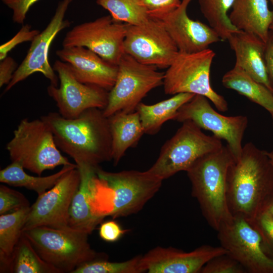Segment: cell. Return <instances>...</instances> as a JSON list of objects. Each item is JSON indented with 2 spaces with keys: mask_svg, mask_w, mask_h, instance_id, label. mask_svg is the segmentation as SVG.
I'll use <instances>...</instances> for the list:
<instances>
[{
  "mask_svg": "<svg viewBox=\"0 0 273 273\" xmlns=\"http://www.w3.org/2000/svg\"><path fill=\"white\" fill-rule=\"evenodd\" d=\"M40 32L38 30L32 29L29 24L23 25L11 39L0 46V60L7 57L8 53L18 44L32 41Z\"/></svg>",
  "mask_w": 273,
  "mask_h": 273,
  "instance_id": "35",
  "label": "cell"
},
{
  "mask_svg": "<svg viewBox=\"0 0 273 273\" xmlns=\"http://www.w3.org/2000/svg\"><path fill=\"white\" fill-rule=\"evenodd\" d=\"M30 206L27 199L20 192L0 186V215Z\"/></svg>",
  "mask_w": 273,
  "mask_h": 273,
  "instance_id": "34",
  "label": "cell"
},
{
  "mask_svg": "<svg viewBox=\"0 0 273 273\" xmlns=\"http://www.w3.org/2000/svg\"><path fill=\"white\" fill-rule=\"evenodd\" d=\"M112 144V160L116 165L126 150L136 145L145 133L137 111L118 112L108 117Z\"/></svg>",
  "mask_w": 273,
  "mask_h": 273,
  "instance_id": "23",
  "label": "cell"
},
{
  "mask_svg": "<svg viewBox=\"0 0 273 273\" xmlns=\"http://www.w3.org/2000/svg\"><path fill=\"white\" fill-rule=\"evenodd\" d=\"M148 11L150 16L159 19L176 9L180 0H138Z\"/></svg>",
  "mask_w": 273,
  "mask_h": 273,
  "instance_id": "36",
  "label": "cell"
},
{
  "mask_svg": "<svg viewBox=\"0 0 273 273\" xmlns=\"http://www.w3.org/2000/svg\"><path fill=\"white\" fill-rule=\"evenodd\" d=\"M173 120L191 121L201 129L211 131L216 138L226 142L234 161L240 157L248 123L247 116L223 115L213 109L207 98L195 95L179 108Z\"/></svg>",
  "mask_w": 273,
  "mask_h": 273,
  "instance_id": "11",
  "label": "cell"
},
{
  "mask_svg": "<svg viewBox=\"0 0 273 273\" xmlns=\"http://www.w3.org/2000/svg\"><path fill=\"white\" fill-rule=\"evenodd\" d=\"M142 255H138L122 262H111L106 258L95 259L84 263L72 273H141Z\"/></svg>",
  "mask_w": 273,
  "mask_h": 273,
  "instance_id": "31",
  "label": "cell"
},
{
  "mask_svg": "<svg viewBox=\"0 0 273 273\" xmlns=\"http://www.w3.org/2000/svg\"><path fill=\"white\" fill-rule=\"evenodd\" d=\"M161 147L155 162L147 170L163 180L187 170L200 158L223 146L221 140L203 133L191 121H186Z\"/></svg>",
  "mask_w": 273,
  "mask_h": 273,
  "instance_id": "6",
  "label": "cell"
},
{
  "mask_svg": "<svg viewBox=\"0 0 273 273\" xmlns=\"http://www.w3.org/2000/svg\"><path fill=\"white\" fill-rule=\"evenodd\" d=\"M227 41L235 54V65L272 92L265 61V43L255 34L242 30L233 33Z\"/></svg>",
  "mask_w": 273,
  "mask_h": 273,
  "instance_id": "21",
  "label": "cell"
},
{
  "mask_svg": "<svg viewBox=\"0 0 273 273\" xmlns=\"http://www.w3.org/2000/svg\"><path fill=\"white\" fill-rule=\"evenodd\" d=\"M234 161L227 146L198 159L186 171L192 195L198 201L208 224L217 231L231 219L226 199V177Z\"/></svg>",
  "mask_w": 273,
  "mask_h": 273,
  "instance_id": "3",
  "label": "cell"
},
{
  "mask_svg": "<svg viewBox=\"0 0 273 273\" xmlns=\"http://www.w3.org/2000/svg\"><path fill=\"white\" fill-rule=\"evenodd\" d=\"M96 3L108 11L117 22L139 25L151 18L138 0H97Z\"/></svg>",
  "mask_w": 273,
  "mask_h": 273,
  "instance_id": "30",
  "label": "cell"
},
{
  "mask_svg": "<svg viewBox=\"0 0 273 273\" xmlns=\"http://www.w3.org/2000/svg\"><path fill=\"white\" fill-rule=\"evenodd\" d=\"M217 232L220 246L246 272L273 273V259L266 252L259 233L249 221L233 216Z\"/></svg>",
  "mask_w": 273,
  "mask_h": 273,
  "instance_id": "10",
  "label": "cell"
},
{
  "mask_svg": "<svg viewBox=\"0 0 273 273\" xmlns=\"http://www.w3.org/2000/svg\"><path fill=\"white\" fill-rule=\"evenodd\" d=\"M231 10L229 19L237 29L253 33L266 43L273 24L268 0H234Z\"/></svg>",
  "mask_w": 273,
  "mask_h": 273,
  "instance_id": "22",
  "label": "cell"
},
{
  "mask_svg": "<svg viewBox=\"0 0 273 273\" xmlns=\"http://www.w3.org/2000/svg\"><path fill=\"white\" fill-rule=\"evenodd\" d=\"M128 231V230L123 229L117 221L111 220L101 223L99 234L104 241L113 243L119 240Z\"/></svg>",
  "mask_w": 273,
  "mask_h": 273,
  "instance_id": "38",
  "label": "cell"
},
{
  "mask_svg": "<svg viewBox=\"0 0 273 273\" xmlns=\"http://www.w3.org/2000/svg\"><path fill=\"white\" fill-rule=\"evenodd\" d=\"M201 273H245L244 267L235 259L225 253L216 256L202 267Z\"/></svg>",
  "mask_w": 273,
  "mask_h": 273,
  "instance_id": "32",
  "label": "cell"
},
{
  "mask_svg": "<svg viewBox=\"0 0 273 273\" xmlns=\"http://www.w3.org/2000/svg\"><path fill=\"white\" fill-rule=\"evenodd\" d=\"M124 50L138 62L168 68L178 50L161 21L151 18L139 25L127 24Z\"/></svg>",
  "mask_w": 273,
  "mask_h": 273,
  "instance_id": "14",
  "label": "cell"
},
{
  "mask_svg": "<svg viewBox=\"0 0 273 273\" xmlns=\"http://www.w3.org/2000/svg\"><path fill=\"white\" fill-rule=\"evenodd\" d=\"M270 114H271L272 120V125H273V113Z\"/></svg>",
  "mask_w": 273,
  "mask_h": 273,
  "instance_id": "43",
  "label": "cell"
},
{
  "mask_svg": "<svg viewBox=\"0 0 273 273\" xmlns=\"http://www.w3.org/2000/svg\"><path fill=\"white\" fill-rule=\"evenodd\" d=\"M273 195V164L266 151L251 142L243 146L226 177V199L233 216L252 222Z\"/></svg>",
  "mask_w": 273,
  "mask_h": 273,
  "instance_id": "2",
  "label": "cell"
},
{
  "mask_svg": "<svg viewBox=\"0 0 273 273\" xmlns=\"http://www.w3.org/2000/svg\"><path fill=\"white\" fill-rule=\"evenodd\" d=\"M77 167L76 164L72 163L63 166L60 170L52 175L35 176L25 172L20 164L12 162L1 170L0 181L13 187L25 188L39 195L52 188L65 173Z\"/></svg>",
  "mask_w": 273,
  "mask_h": 273,
  "instance_id": "27",
  "label": "cell"
},
{
  "mask_svg": "<svg viewBox=\"0 0 273 273\" xmlns=\"http://www.w3.org/2000/svg\"><path fill=\"white\" fill-rule=\"evenodd\" d=\"M215 52L208 48L192 53L178 52L164 73L166 94L191 93L207 98L220 112L228 110L224 98L215 92L210 83V70Z\"/></svg>",
  "mask_w": 273,
  "mask_h": 273,
  "instance_id": "7",
  "label": "cell"
},
{
  "mask_svg": "<svg viewBox=\"0 0 273 273\" xmlns=\"http://www.w3.org/2000/svg\"><path fill=\"white\" fill-rule=\"evenodd\" d=\"M39 0H2L3 3L13 12L14 23L23 24L30 8Z\"/></svg>",
  "mask_w": 273,
  "mask_h": 273,
  "instance_id": "37",
  "label": "cell"
},
{
  "mask_svg": "<svg viewBox=\"0 0 273 273\" xmlns=\"http://www.w3.org/2000/svg\"><path fill=\"white\" fill-rule=\"evenodd\" d=\"M263 210L268 212L273 217V195L267 202Z\"/></svg>",
  "mask_w": 273,
  "mask_h": 273,
  "instance_id": "41",
  "label": "cell"
},
{
  "mask_svg": "<svg viewBox=\"0 0 273 273\" xmlns=\"http://www.w3.org/2000/svg\"><path fill=\"white\" fill-rule=\"evenodd\" d=\"M270 29H273V24H272V25L270 26Z\"/></svg>",
  "mask_w": 273,
  "mask_h": 273,
  "instance_id": "44",
  "label": "cell"
},
{
  "mask_svg": "<svg viewBox=\"0 0 273 273\" xmlns=\"http://www.w3.org/2000/svg\"><path fill=\"white\" fill-rule=\"evenodd\" d=\"M78 169L81 173V181L71 204L68 224L90 235L105 216L93 183L96 169Z\"/></svg>",
  "mask_w": 273,
  "mask_h": 273,
  "instance_id": "20",
  "label": "cell"
},
{
  "mask_svg": "<svg viewBox=\"0 0 273 273\" xmlns=\"http://www.w3.org/2000/svg\"><path fill=\"white\" fill-rule=\"evenodd\" d=\"M73 1L62 0L58 3L55 14L49 24L31 41L26 57L15 71L10 83L7 85L5 93L36 72L42 74L50 80V84L58 86V76L49 63V51L57 35L71 24L68 20L64 19V17Z\"/></svg>",
  "mask_w": 273,
  "mask_h": 273,
  "instance_id": "16",
  "label": "cell"
},
{
  "mask_svg": "<svg viewBox=\"0 0 273 273\" xmlns=\"http://www.w3.org/2000/svg\"><path fill=\"white\" fill-rule=\"evenodd\" d=\"M39 255L60 273H72L80 265L105 255L93 249L88 234L70 226H39L22 231Z\"/></svg>",
  "mask_w": 273,
  "mask_h": 273,
  "instance_id": "4",
  "label": "cell"
},
{
  "mask_svg": "<svg viewBox=\"0 0 273 273\" xmlns=\"http://www.w3.org/2000/svg\"><path fill=\"white\" fill-rule=\"evenodd\" d=\"M126 26L114 20L110 15L102 16L73 27L66 34L62 44L64 48L85 47L107 62L117 65L125 54Z\"/></svg>",
  "mask_w": 273,
  "mask_h": 273,
  "instance_id": "12",
  "label": "cell"
},
{
  "mask_svg": "<svg viewBox=\"0 0 273 273\" xmlns=\"http://www.w3.org/2000/svg\"><path fill=\"white\" fill-rule=\"evenodd\" d=\"M30 207L0 215L1 272H10L14 252L22 235Z\"/></svg>",
  "mask_w": 273,
  "mask_h": 273,
  "instance_id": "25",
  "label": "cell"
},
{
  "mask_svg": "<svg viewBox=\"0 0 273 273\" xmlns=\"http://www.w3.org/2000/svg\"><path fill=\"white\" fill-rule=\"evenodd\" d=\"M227 253L221 246H201L190 252L171 247H156L141 257L143 272L148 273H198L213 257Z\"/></svg>",
  "mask_w": 273,
  "mask_h": 273,
  "instance_id": "17",
  "label": "cell"
},
{
  "mask_svg": "<svg viewBox=\"0 0 273 273\" xmlns=\"http://www.w3.org/2000/svg\"><path fill=\"white\" fill-rule=\"evenodd\" d=\"M6 148L12 162L39 176L45 170L72 163L62 155L52 130L41 118L22 119Z\"/></svg>",
  "mask_w": 273,
  "mask_h": 273,
  "instance_id": "5",
  "label": "cell"
},
{
  "mask_svg": "<svg viewBox=\"0 0 273 273\" xmlns=\"http://www.w3.org/2000/svg\"><path fill=\"white\" fill-rule=\"evenodd\" d=\"M270 3H271L272 5L273 6V0H269Z\"/></svg>",
  "mask_w": 273,
  "mask_h": 273,
  "instance_id": "45",
  "label": "cell"
},
{
  "mask_svg": "<svg viewBox=\"0 0 273 273\" xmlns=\"http://www.w3.org/2000/svg\"><path fill=\"white\" fill-rule=\"evenodd\" d=\"M114 85L109 92L103 110L108 118L118 112L135 111L138 105L153 89L163 85L164 73L154 66L142 64L127 54L121 58Z\"/></svg>",
  "mask_w": 273,
  "mask_h": 273,
  "instance_id": "8",
  "label": "cell"
},
{
  "mask_svg": "<svg viewBox=\"0 0 273 273\" xmlns=\"http://www.w3.org/2000/svg\"><path fill=\"white\" fill-rule=\"evenodd\" d=\"M18 68L15 60L7 56L0 63V87L8 85L12 80L13 75Z\"/></svg>",
  "mask_w": 273,
  "mask_h": 273,
  "instance_id": "39",
  "label": "cell"
},
{
  "mask_svg": "<svg viewBox=\"0 0 273 273\" xmlns=\"http://www.w3.org/2000/svg\"><path fill=\"white\" fill-rule=\"evenodd\" d=\"M222 84L273 113V93L263 84L234 65L222 78Z\"/></svg>",
  "mask_w": 273,
  "mask_h": 273,
  "instance_id": "26",
  "label": "cell"
},
{
  "mask_svg": "<svg viewBox=\"0 0 273 273\" xmlns=\"http://www.w3.org/2000/svg\"><path fill=\"white\" fill-rule=\"evenodd\" d=\"M80 181L81 173L77 167L63 175L52 188L38 195L30 207L22 231L39 226H69L70 207Z\"/></svg>",
  "mask_w": 273,
  "mask_h": 273,
  "instance_id": "15",
  "label": "cell"
},
{
  "mask_svg": "<svg viewBox=\"0 0 273 273\" xmlns=\"http://www.w3.org/2000/svg\"><path fill=\"white\" fill-rule=\"evenodd\" d=\"M97 176L111 191L113 218L128 216L140 211L159 191L163 180L148 170L106 171L100 167Z\"/></svg>",
  "mask_w": 273,
  "mask_h": 273,
  "instance_id": "9",
  "label": "cell"
},
{
  "mask_svg": "<svg viewBox=\"0 0 273 273\" xmlns=\"http://www.w3.org/2000/svg\"><path fill=\"white\" fill-rule=\"evenodd\" d=\"M265 57L269 81L273 93V29H270L265 43Z\"/></svg>",
  "mask_w": 273,
  "mask_h": 273,
  "instance_id": "40",
  "label": "cell"
},
{
  "mask_svg": "<svg viewBox=\"0 0 273 273\" xmlns=\"http://www.w3.org/2000/svg\"><path fill=\"white\" fill-rule=\"evenodd\" d=\"M195 95L179 93L152 105L141 102L135 111L139 114L145 133L153 135L158 133L162 125L169 120H173L179 108Z\"/></svg>",
  "mask_w": 273,
  "mask_h": 273,
  "instance_id": "24",
  "label": "cell"
},
{
  "mask_svg": "<svg viewBox=\"0 0 273 273\" xmlns=\"http://www.w3.org/2000/svg\"><path fill=\"white\" fill-rule=\"evenodd\" d=\"M266 153L269 157L270 161L273 164V151H271L270 152H267L266 151Z\"/></svg>",
  "mask_w": 273,
  "mask_h": 273,
  "instance_id": "42",
  "label": "cell"
},
{
  "mask_svg": "<svg viewBox=\"0 0 273 273\" xmlns=\"http://www.w3.org/2000/svg\"><path fill=\"white\" fill-rule=\"evenodd\" d=\"M53 68L58 74L60 85L50 84L47 92L56 102L62 117L74 119L87 109L105 108L108 101V90L79 81L69 65L60 60L54 62Z\"/></svg>",
  "mask_w": 273,
  "mask_h": 273,
  "instance_id": "13",
  "label": "cell"
},
{
  "mask_svg": "<svg viewBox=\"0 0 273 273\" xmlns=\"http://www.w3.org/2000/svg\"><path fill=\"white\" fill-rule=\"evenodd\" d=\"M40 118L52 130L58 149L72 158L78 168L96 169L112 160L109 121L103 110L90 108L74 119L53 112Z\"/></svg>",
  "mask_w": 273,
  "mask_h": 273,
  "instance_id": "1",
  "label": "cell"
},
{
  "mask_svg": "<svg viewBox=\"0 0 273 273\" xmlns=\"http://www.w3.org/2000/svg\"><path fill=\"white\" fill-rule=\"evenodd\" d=\"M192 0H182L176 9L158 19L176 45L178 52L192 53L203 51L221 41L209 25L191 19L187 8Z\"/></svg>",
  "mask_w": 273,
  "mask_h": 273,
  "instance_id": "18",
  "label": "cell"
},
{
  "mask_svg": "<svg viewBox=\"0 0 273 273\" xmlns=\"http://www.w3.org/2000/svg\"><path fill=\"white\" fill-rule=\"evenodd\" d=\"M10 272L60 273L39 255L23 234L14 252Z\"/></svg>",
  "mask_w": 273,
  "mask_h": 273,
  "instance_id": "28",
  "label": "cell"
},
{
  "mask_svg": "<svg viewBox=\"0 0 273 273\" xmlns=\"http://www.w3.org/2000/svg\"><path fill=\"white\" fill-rule=\"evenodd\" d=\"M234 2V0H198L201 13L222 41L227 40L233 33L239 30L231 23L229 17V11Z\"/></svg>",
  "mask_w": 273,
  "mask_h": 273,
  "instance_id": "29",
  "label": "cell"
},
{
  "mask_svg": "<svg viewBox=\"0 0 273 273\" xmlns=\"http://www.w3.org/2000/svg\"><path fill=\"white\" fill-rule=\"evenodd\" d=\"M251 223L259 233L267 254L273 259V217L263 210Z\"/></svg>",
  "mask_w": 273,
  "mask_h": 273,
  "instance_id": "33",
  "label": "cell"
},
{
  "mask_svg": "<svg viewBox=\"0 0 273 273\" xmlns=\"http://www.w3.org/2000/svg\"><path fill=\"white\" fill-rule=\"evenodd\" d=\"M56 54L60 60L69 65L79 81L108 92L114 85L118 66L107 62L91 50L83 47H63Z\"/></svg>",
  "mask_w": 273,
  "mask_h": 273,
  "instance_id": "19",
  "label": "cell"
}]
</instances>
